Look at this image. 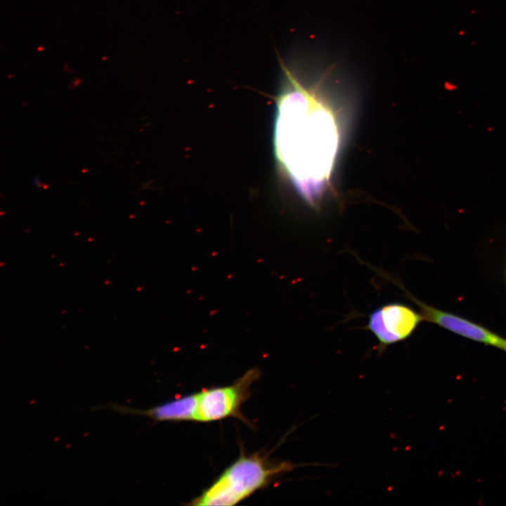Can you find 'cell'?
Instances as JSON below:
<instances>
[{"mask_svg": "<svg viewBox=\"0 0 506 506\" xmlns=\"http://www.w3.org/2000/svg\"><path fill=\"white\" fill-rule=\"evenodd\" d=\"M403 290L407 297L418 306L424 320L437 324L464 337L495 346L506 351L505 339L472 321L427 305L419 301L404 288Z\"/></svg>", "mask_w": 506, "mask_h": 506, "instance_id": "5", "label": "cell"}, {"mask_svg": "<svg viewBox=\"0 0 506 506\" xmlns=\"http://www.w3.org/2000/svg\"><path fill=\"white\" fill-rule=\"evenodd\" d=\"M197 394L194 393L157 405L148 409H135L126 406L111 403L94 409L106 408L122 415L133 414L148 417L157 422L195 421Z\"/></svg>", "mask_w": 506, "mask_h": 506, "instance_id": "6", "label": "cell"}, {"mask_svg": "<svg viewBox=\"0 0 506 506\" xmlns=\"http://www.w3.org/2000/svg\"><path fill=\"white\" fill-rule=\"evenodd\" d=\"M292 467L289 462L271 461L259 453L242 454L188 505H235Z\"/></svg>", "mask_w": 506, "mask_h": 506, "instance_id": "2", "label": "cell"}, {"mask_svg": "<svg viewBox=\"0 0 506 506\" xmlns=\"http://www.w3.org/2000/svg\"><path fill=\"white\" fill-rule=\"evenodd\" d=\"M275 96L273 149L276 162L299 194L315 206L329 185L339 146L337 121L314 90L281 62Z\"/></svg>", "mask_w": 506, "mask_h": 506, "instance_id": "1", "label": "cell"}, {"mask_svg": "<svg viewBox=\"0 0 506 506\" xmlns=\"http://www.w3.org/2000/svg\"><path fill=\"white\" fill-rule=\"evenodd\" d=\"M260 375L252 369L228 386L205 389L197 392L195 421L209 422L228 417L242 418L241 406L251 394L250 387Z\"/></svg>", "mask_w": 506, "mask_h": 506, "instance_id": "3", "label": "cell"}, {"mask_svg": "<svg viewBox=\"0 0 506 506\" xmlns=\"http://www.w3.org/2000/svg\"><path fill=\"white\" fill-rule=\"evenodd\" d=\"M424 320L420 313L401 302H391L372 311L365 328L378 341L377 350L382 353L387 346L408 338Z\"/></svg>", "mask_w": 506, "mask_h": 506, "instance_id": "4", "label": "cell"}]
</instances>
